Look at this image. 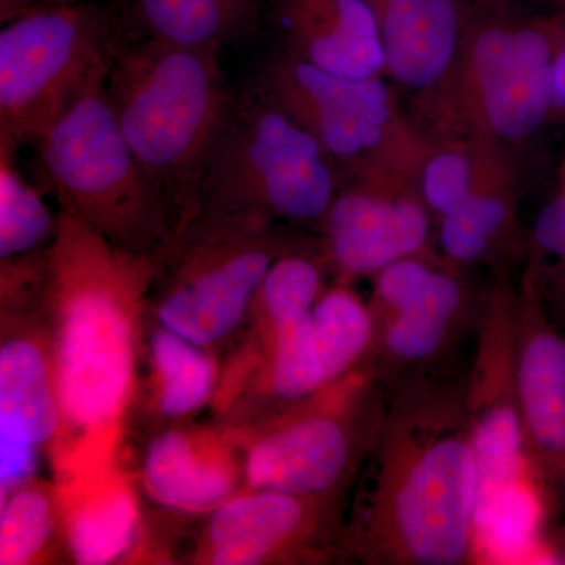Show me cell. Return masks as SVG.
<instances>
[{
  "label": "cell",
  "mask_w": 565,
  "mask_h": 565,
  "mask_svg": "<svg viewBox=\"0 0 565 565\" xmlns=\"http://www.w3.org/2000/svg\"><path fill=\"white\" fill-rule=\"evenodd\" d=\"M46 247L32 303L50 334L61 430L47 462L52 481L122 459L140 397L150 294L159 273L66 211Z\"/></svg>",
  "instance_id": "cell-1"
},
{
  "label": "cell",
  "mask_w": 565,
  "mask_h": 565,
  "mask_svg": "<svg viewBox=\"0 0 565 565\" xmlns=\"http://www.w3.org/2000/svg\"><path fill=\"white\" fill-rule=\"evenodd\" d=\"M385 394L384 419L353 482L341 555L370 565L478 563L479 465L465 382L435 375Z\"/></svg>",
  "instance_id": "cell-2"
},
{
  "label": "cell",
  "mask_w": 565,
  "mask_h": 565,
  "mask_svg": "<svg viewBox=\"0 0 565 565\" xmlns=\"http://www.w3.org/2000/svg\"><path fill=\"white\" fill-rule=\"evenodd\" d=\"M106 90L137 161L172 207L174 241L195 217L204 167L234 102L221 52L117 36Z\"/></svg>",
  "instance_id": "cell-3"
},
{
  "label": "cell",
  "mask_w": 565,
  "mask_h": 565,
  "mask_svg": "<svg viewBox=\"0 0 565 565\" xmlns=\"http://www.w3.org/2000/svg\"><path fill=\"white\" fill-rule=\"evenodd\" d=\"M99 70L36 148L61 210L118 247L161 259L177 233L172 207L122 136Z\"/></svg>",
  "instance_id": "cell-4"
},
{
  "label": "cell",
  "mask_w": 565,
  "mask_h": 565,
  "mask_svg": "<svg viewBox=\"0 0 565 565\" xmlns=\"http://www.w3.org/2000/svg\"><path fill=\"white\" fill-rule=\"evenodd\" d=\"M340 184L319 141L258 92L234 98L204 167L195 217L322 223Z\"/></svg>",
  "instance_id": "cell-5"
},
{
  "label": "cell",
  "mask_w": 565,
  "mask_h": 565,
  "mask_svg": "<svg viewBox=\"0 0 565 565\" xmlns=\"http://www.w3.org/2000/svg\"><path fill=\"white\" fill-rule=\"evenodd\" d=\"M291 248L277 223L258 215H199L159 259L150 318L214 349L248 321L264 275Z\"/></svg>",
  "instance_id": "cell-6"
},
{
  "label": "cell",
  "mask_w": 565,
  "mask_h": 565,
  "mask_svg": "<svg viewBox=\"0 0 565 565\" xmlns=\"http://www.w3.org/2000/svg\"><path fill=\"white\" fill-rule=\"evenodd\" d=\"M385 411V390L363 367L285 411L236 427L244 441L245 489L345 494Z\"/></svg>",
  "instance_id": "cell-7"
},
{
  "label": "cell",
  "mask_w": 565,
  "mask_h": 565,
  "mask_svg": "<svg viewBox=\"0 0 565 565\" xmlns=\"http://www.w3.org/2000/svg\"><path fill=\"white\" fill-rule=\"evenodd\" d=\"M555 17H523L501 0H470L452 115L503 151L534 136L553 111Z\"/></svg>",
  "instance_id": "cell-8"
},
{
  "label": "cell",
  "mask_w": 565,
  "mask_h": 565,
  "mask_svg": "<svg viewBox=\"0 0 565 565\" xmlns=\"http://www.w3.org/2000/svg\"><path fill=\"white\" fill-rule=\"evenodd\" d=\"M259 92L319 141L341 178L415 177L426 141L382 77L341 76L282 50L267 63Z\"/></svg>",
  "instance_id": "cell-9"
},
{
  "label": "cell",
  "mask_w": 565,
  "mask_h": 565,
  "mask_svg": "<svg viewBox=\"0 0 565 565\" xmlns=\"http://www.w3.org/2000/svg\"><path fill=\"white\" fill-rule=\"evenodd\" d=\"M110 14L95 2L44 7L0 31V140L36 143L106 68L117 41Z\"/></svg>",
  "instance_id": "cell-10"
},
{
  "label": "cell",
  "mask_w": 565,
  "mask_h": 565,
  "mask_svg": "<svg viewBox=\"0 0 565 565\" xmlns=\"http://www.w3.org/2000/svg\"><path fill=\"white\" fill-rule=\"evenodd\" d=\"M481 297L462 270L434 253L407 256L374 275V345L366 370L385 392L435 377L475 329Z\"/></svg>",
  "instance_id": "cell-11"
},
{
  "label": "cell",
  "mask_w": 565,
  "mask_h": 565,
  "mask_svg": "<svg viewBox=\"0 0 565 565\" xmlns=\"http://www.w3.org/2000/svg\"><path fill=\"white\" fill-rule=\"evenodd\" d=\"M344 494L244 489L204 515L189 559L203 565L311 564L341 555Z\"/></svg>",
  "instance_id": "cell-12"
},
{
  "label": "cell",
  "mask_w": 565,
  "mask_h": 565,
  "mask_svg": "<svg viewBox=\"0 0 565 565\" xmlns=\"http://www.w3.org/2000/svg\"><path fill=\"white\" fill-rule=\"evenodd\" d=\"M475 334L465 407L479 465V501L534 479L525 455L516 384V291L505 278L481 296Z\"/></svg>",
  "instance_id": "cell-13"
},
{
  "label": "cell",
  "mask_w": 565,
  "mask_h": 565,
  "mask_svg": "<svg viewBox=\"0 0 565 565\" xmlns=\"http://www.w3.org/2000/svg\"><path fill=\"white\" fill-rule=\"evenodd\" d=\"M0 498L36 478L61 430L50 334L32 302H0Z\"/></svg>",
  "instance_id": "cell-14"
},
{
  "label": "cell",
  "mask_w": 565,
  "mask_h": 565,
  "mask_svg": "<svg viewBox=\"0 0 565 565\" xmlns=\"http://www.w3.org/2000/svg\"><path fill=\"white\" fill-rule=\"evenodd\" d=\"M433 221L415 177L341 178L340 189L321 223L326 258L341 281L374 277L407 256L433 253Z\"/></svg>",
  "instance_id": "cell-15"
},
{
  "label": "cell",
  "mask_w": 565,
  "mask_h": 565,
  "mask_svg": "<svg viewBox=\"0 0 565 565\" xmlns=\"http://www.w3.org/2000/svg\"><path fill=\"white\" fill-rule=\"evenodd\" d=\"M516 384L525 455L546 509L565 498V330L526 270L516 292Z\"/></svg>",
  "instance_id": "cell-16"
},
{
  "label": "cell",
  "mask_w": 565,
  "mask_h": 565,
  "mask_svg": "<svg viewBox=\"0 0 565 565\" xmlns=\"http://www.w3.org/2000/svg\"><path fill=\"white\" fill-rule=\"evenodd\" d=\"M141 492L167 512L204 516L245 489V449L236 427H161L141 456Z\"/></svg>",
  "instance_id": "cell-17"
},
{
  "label": "cell",
  "mask_w": 565,
  "mask_h": 565,
  "mask_svg": "<svg viewBox=\"0 0 565 565\" xmlns=\"http://www.w3.org/2000/svg\"><path fill=\"white\" fill-rule=\"evenodd\" d=\"M70 563H156L154 539L140 503L137 476L121 460L54 481Z\"/></svg>",
  "instance_id": "cell-18"
},
{
  "label": "cell",
  "mask_w": 565,
  "mask_h": 565,
  "mask_svg": "<svg viewBox=\"0 0 565 565\" xmlns=\"http://www.w3.org/2000/svg\"><path fill=\"white\" fill-rule=\"evenodd\" d=\"M377 20L386 74L422 99H446L452 92L470 0H367Z\"/></svg>",
  "instance_id": "cell-19"
},
{
  "label": "cell",
  "mask_w": 565,
  "mask_h": 565,
  "mask_svg": "<svg viewBox=\"0 0 565 565\" xmlns=\"http://www.w3.org/2000/svg\"><path fill=\"white\" fill-rule=\"evenodd\" d=\"M285 51L341 76L386 73L377 20L367 0H277Z\"/></svg>",
  "instance_id": "cell-20"
},
{
  "label": "cell",
  "mask_w": 565,
  "mask_h": 565,
  "mask_svg": "<svg viewBox=\"0 0 565 565\" xmlns=\"http://www.w3.org/2000/svg\"><path fill=\"white\" fill-rule=\"evenodd\" d=\"M516 202L511 166L503 151L484 141V159L473 192L438 218L441 258L463 270L498 258L515 230Z\"/></svg>",
  "instance_id": "cell-21"
},
{
  "label": "cell",
  "mask_w": 565,
  "mask_h": 565,
  "mask_svg": "<svg viewBox=\"0 0 565 565\" xmlns=\"http://www.w3.org/2000/svg\"><path fill=\"white\" fill-rule=\"evenodd\" d=\"M145 359L147 407L161 427L188 423L214 403L222 371L212 349L192 343L152 321L148 322Z\"/></svg>",
  "instance_id": "cell-22"
},
{
  "label": "cell",
  "mask_w": 565,
  "mask_h": 565,
  "mask_svg": "<svg viewBox=\"0 0 565 565\" xmlns=\"http://www.w3.org/2000/svg\"><path fill=\"white\" fill-rule=\"evenodd\" d=\"M266 0H129L140 36L222 52L259 29Z\"/></svg>",
  "instance_id": "cell-23"
},
{
  "label": "cell",
  "mask_w": 565,
  "mask_h": 565,
  "mask_svg": "<svg viewBox=\"0 0 565 565\" xmlns=\"http://www.w3.org/2000/svg\"><path fill=\"white\" fill-rule=\"evenodd\" d=\"M62 559L70 563L57 487L36 476L0 498V565Z\"/></svg>",
  "instance_id": "cell-24"
},
{
  "label": "cell",
  "mask_w": 565,
  "mask_h": 565,
  "mask_svg": "<svg viewBox=\"0 0 565 565\" xmlns=\"http://www.w3.org/2000/svg\"><path fill=\"white\" fill-rule=\"evenodd\" d=\"M311 332L323 386L366 367L374 345V316L348 282L323 289L311 311Z\"/></svg>",
  "instance_id": "cell-25"
},
{
  "label": "cell",
  "mask_w": 565,
  "mask_h": 565,
  "mask_svg": "<svg viewBox=\"0 0 565 565\" xmlns=\"http://www.w3.org/2000/svg\"><path fill=\"white\" fill-rule=\"evenodd\" d=\"M20 147L0 140V258L24 255L46 247L58 230L43 196L25 180L17 162Z\"/></svg>",
  "instance_id": "cell-26"
},
{
  "label": "cell",
  "mask_w": 565,
  "mask_h": 565,
  "mask_svg": "<svg viewBox=\"0 0 565 565\" xmlns=\"http://www.w3.org/2000/svg\"><path fill=\"white\" fill-rule=\"evenodd\" d=\"M484 159V141L467 140L426 143L416 169V185L434 218L455 211L473 192Z\"/></svg>",
  "instance_id": "cell-27"
},
{
  "label": "cell",
  "mask_w": 565,
  "mask_h": 565,
  "mask_svg": "<svg viewBox=\"0 0 565 565\" xmlns=\"http://www.w3.org/2000/svg\"><path fill=\"white\" fill-rule=\"evenodd\" d=\"M323 289L322 259L294 247L264 275L248 321L278 323L310 316Z\"/></svg>",
  "instance_id": "cell-28"
},
{
  "label": "cell",
  "mask_w": 565,
  "mask_h": 565,
  "mask_svg": "<svg viewBox=\"0 0 565 565\" xmlns=\"http://www.w3.org/2000/svg\"><path fill=\"white\" fill-rule=\"evenodd\" d=\"M527 270L546 310L565 330V177L559 192L535 217Z\"/></svg>",
  "instance_id": "cell-29"
},
{
  "label": "cell",
  "mask_w": 565,
  "mask_h": 565,
  "mask_svg": "<svg viewBox=\"0 0 565 565\" xmlns=\"http://www.w3.org/2000/svg\"><path fill=\"white\" fill-rule=\"evenodd\" d=\"M555 17V55H553L552 117H565V7Z\"/></svg>",
  "instance_id": "cell-30"
},
{
  "label": "cell",
  "mask_w": 565,
  "mask_h": 565,
  "mask_svg": "<svg viewBox=\"0 0 565 565\" xmlns=\"http://www.w3.org/2000/svg\"><path fill=\"white\" fill-rule=\"evenodd\" d=\"M93 2V0H0V21L2 24L44 7L73 6V3Z\"/></svg>",
  "instance_id": "cell-31"
},
{
  "label": "cell",
  "mask_w": 565,
  "mask_h": 565,
  "mask_svg": "<svg viewBox=\"0 0 565 565\" xmlns=\"http://www.w3.org/2000/svg\"><path fill=\"white\" fill-rule=\"evenodd\" d=\"M553 550H555V556L557 559L565 561V526L563 530L557 531L555 535V546H553Z\"/></svg>",
  "instance_id": "cell-32"
},
{
  "label": "cell",
  "mask_w": 565,
  "mask_h": 565,
  "mask_svg": "<svg viewBox=\"0 0 565 565\" xmlns=\"http://www.w3.org/2000/svg\"><path fill=\"white\" fill-rule=\"evenodd\" d=\"M564 177H565V169H564Z\"/></svg>",
  "instance_id": "cell-33"
}]
</instances>
